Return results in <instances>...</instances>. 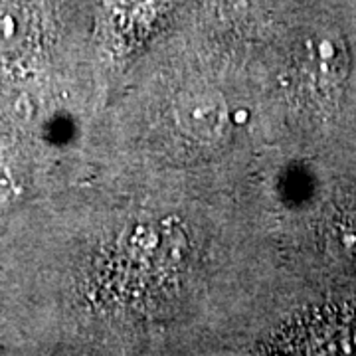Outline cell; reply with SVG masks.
Instances as JSON below:
<instances>
[{
	"label": "cell",
	"mask_w": 356,
	"mask_h": 356,
	"mask_svg": "<svg viewBox=\"0 0 356 356\" xmlns=\"http://www.w3.org/2000/svg\"><path fill=\"white\" fill-rule=\"evenodd\" d=\"M175 121L186 137L214 143L226 133L228 107L218 91L188 89L175 103Z\"/></svg>",
	"instance_id": "1"
},
{
	"label": "cell",
	"mask_w": 356,
	"mask_h": 356,
	"mask_svg": "<svg viewBox=\"0 0 356 356\" xmlns=\"http://www.w3.org/2000/svg\"><path fill=\"white\" fill-rule=\"evenodd\" d=\"M332 238H334V243H337V250L348 261H356V210L348 212L337 224V229H334Z\"/></svg>",
	"instance_id": "2"
},
{
	"label": "cell",
	"mask_w": 356,
	"mask_h": 356,
	"mask_svg": "<svg viewBox=\"0 0 356 356\" xmlns=\"http://www.w3.org/2000/svg\"><path fill=\"white\" fill-rule=\"evenodd\" d=\"M18 16L8 2L0 0V46H8L18 38Z\"/></svg>",
	"instance_id": "3"
}]
</instances>
